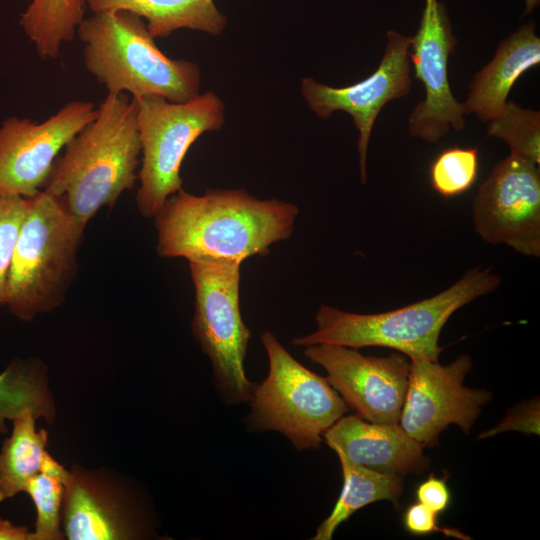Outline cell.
I'll list each match as a JSON object with an SVG mask.
<instances>
[{
  "mask_svg": "<svg viewBox=\"0 0 540 540\" xmlns=\"http://www.w3.org/2000/svg\"><path fill=\"white\" fill-rule=\"evenodd\" d=\"M299 210L295 204L261 200L243 189H209L194 195L180 189L154 217L157 253L164 258L238 261L265 256L288 239Z\"/></svg>",
  "mask_w": 540,
  "mask_h": 540,
  "instance_id": "1",
  "label": "cell"
},
{
  "mask_svg": "<svg viewBox=\"0 0 540 540\" xmlns=\"http://www.w3.org/2000/svg\"><path fill=\"white\" fill-rule=\"evenodd\" d=\"M140 152L136 101L108 93L96 118L55 159L42 189L60 198L86 226L101 208H112L134 187Z\"/></svg>",
  "mask_w": 540,
  "mask_h": 540,
  "instance_id": "2",
  "label": "cell"
},
{
  "mask_svg": "<svg viewBox=\"0 0 540 540\" xmlns=\"http://www.w3.org/2000/svg\"><path fill=\"white\" fill-rule=\"evenodd\" d=\"M501 278L490 268L476 267L444 291L391 311L359 314L322 305L316 330L292 340L295 346L332 344L351 348L386 347L410 361L437 362L441 331L461 307L499 288Z\"/></svg>",
  "mask_w": 540,
  "mask_h": 540,
  "instance_id": "3",
  "label": "cell"
},
{
  "mask_svg": "<svg viewBox=\"0 0 540 540\" xmlns=\"http://www.w3.org/2000/svg\"><path fill=\"white\" fill-rule=\"evenodd\" d=\"M76 32L84 44L86 69L108 93L128 92L133 99L155 95L176 103L200 94L199 67L166 56L139 15L127 10L94 13Z\"/></svg>",
  "mask_w": 540,
  "mask_h": 540,
  "instance_id": "4",
  "label": "cell"
},
{
  "mask_svg": "<svg viewBox=\"0 0 540 540\" xmlns=\"http://www.w3.org/2000/svg\"><path fill=\"white\" fill-rule=\"evenodd\" d=\"M28 200L11 261L5 304L23 322L63 303L77 272V255L86 227L60 198L44 190Z\"/></svg>",
  "mask_w": 540,
  "mask_h": 540,
  "instance_id": "5",
  "label": "cell"
},
{
  "mask_svg": "<svg viewBox=\"0 0 540 540\" xmlns=\"http://www.w3.org/2000/svg\"><path fill=\"white\" fill-rule=\"evenodd\" d=\"M269 371L256 385L245 418L249 432L276 431L295 449H318L323 434L349 410L328 380L307 369L265 331Z\"/></svg>",
  "mask_w": 540,
  "mask_h": 540,
  "instance_id": "6",
  "label": "cell"
},
{
  "mask_svg": "<svg viewBox=\"0 0 540 540\" xmlns=\"http://www.w3.org/2000/svg\"><path fill=\"white\" fill-rule=\"evenodd\" d=\"M134 100L142 152L136 205L143 217L154 218L182 189L180 170L191 145L224 125L225 105L211 91L182 103L155 95Z\"/></svg>",
  "mask_w": 540,
  "mask_h": 540,
  "instance_id": "7",
  "label": "cell"
},
{
  "mask_svg": "<svg viewBox=\"0 0 540 540\" xmlns=\"http://www.w3.org/2000/svg\"><path fill=\"white\" fill-rule=\"evenodd\" d=\"M238 261L189 262L195 290L192 332L208 356L213 384L223 402H248L256 388L244 370L251 331L240 310Z\"/></svg>",
  "mask_w": 540,
  "mask_h": 540,
  "instance_id": "8",
  "label": "cell"
},
{
  "mask_svg": "<svg viewBox=\"0 0 540 540\" xmlns=\"http://www.w3.org/2000/svg\"><path fill=\"white\" fill-rule=\"evenodd\" d=\"M476 233L489 244L540 256L539 164L510 154L496 164L472 202Z\"/></svg>",
  "mask_w": 540,
  "mask_h": 540,
  "instance_id": "9",
  "label": "cell"
},
{
  "mask_svg": "<svg viewBox=\"0 0 540 540\" xmlns=\"http://www.w3.org/2000/svg\"><path fill=\"white\" fill-rule=\"evenodd\" d=\"M471 368L472 360L467 354H461L448 365L438 361H411L399 420L406 433L424 447L435 446L450 424L468 433L492 397L487 390L464 385Z\"/></svg>",
  "mask_w": 540,
  "mask_h": 540,
  "instance_id": "10",
  "label": "cell"
},
{
  "mask_svg": "<svg viewBox=\"0 0 540 540\" xmlns=\"http://www.w3.org/2000/svg\"><path fill=\"white\" fill-rule=\"evenodd\" d=\"M61 524L69 540L145 539L152 533L146 507L129 482L78 465L65 484Z\"/></svg>",
  "mask_w": 540,
  "mask_h": 540,
  "instance_id": "11",
  "label": "cell"
},
{
  "mask_svg": "<svg viewBox=\"0 0 540 540\" xmlns=\"http://www.w3.org/2000/svg\"><path fill=\"white\" fill-rule=\"evenodd\" d=\"M303 354L324 368L326 379L356 415L373 423L399 424L410 359L402 353L364 356L356 348L316 344Z\"/></svg>",
  "mask_w": 540,
  "mask_h": 540,
  "instance_id": "12",
  "label": "cell"
},
{
  "mask_svg": "<svg viewBox=\"0 0 540 540\" xmlns=\"http://www.w3.org/2000/svg\"><path fill=\"white\" fill-rule=\"evenodd\" d=\"M387 44L376 70L357 83L331 87L313 78L301 80V94L319 118L335 111L348 113L359 132L357 150L360 179L367 181V153L371 132L381 109L390 101L409 94L412 84L411 37L389 30Z\"/></svg>",
  "mask_w": 540,
  "mask_h": 540,
  "instance_id": "13",
  "label": "cell"
},
{
  "mask_svg": "<svg viewBox=\"0 0 540 540\" xmlns=\"http://www.w3.org/2000/svg\"><path fill=\"white\" fill-rule=\"evenodd\" d=\"M96 116L93 103L73 100L41 123L17 117L4 121L0 127V194L36 195L59 152Z\"/></svg>",
  "mask_w": 540,
  "mask_h": 540,
  "instance_id": "14",
  "label": "cell"
},
{
  "mask_svg": "<svg viewBox=\"0 0 540 540\" xmlns=\"http://www.w3.org/2000/svg\"><path fill=\"white\" fill-rule=\"evenodd\" d=\"M456 39L445 6L438 0H425L418 31L411 37L410 62L415 78L424 86L425 97L408 119L410 136L436 143L452 128H465V109L457 101L448 79L449 57Z\"/></svg>",
  "mask_w": 540,
  "mask_h": 540,
  "instance_id": "15",
  "label": "cell"
},
{
  "mask_svg": "<svg viewBox=\"0 0 540 540\" xmlns=\"http://www.w3.org/2000/svg\"><path fill=\"white\" fill-rule=\"evenodd\" d=\"M323 441L351 462L381 473L403 477L420 474L430 465L424 446L400 424H379L358 415H344L325 431Z\"/></svg>",
  "mask_w": 540,
  "mask_h": 540,
  "instance_id": "16",
  "label": "cell"
},
{
  "mask_svg": "<svg viewBox=\"0 0 540 540\" xmlns=\"http://www.w3.org/2000/svg\"><path fill=\"white\" fill-rule=\"evenodd\" d=\"M539 63L540 38L529 22L505 38L492 60L474 75L463 103L466 114L473 113L483 122L499 116L515 81Z\"/></svg>",
  "mask_w": 540,
  "mask_h": 540,
  "instance_id": "17",
  "label": "cell"
},
{
  "mask_svg": "<svg viewBox=\"0 0 540 540\" xmlns=\"http://www.w3.org/2000/svg\"><path fill=\"white\" fill-rule=\"evenodd\" d=\"M93 13L127 10L142 17L155 37H168L178 29L219 35L227 19L213 0H86Z\"/></svg>",
  "mask_w": 540,
  "mask_h": 540,
  "instance_id": "18",
  "label": "cell"
},
{
  "mask_svg": "<svg viewBox=\"0 0 540 540\" xmlns=\"http://www.w3.org/2000/svg\"><path fill=\"white\" fill-rule=\"evenodd\" d=\"M342 467L343 487L330 515L318 526L313 540H330L338 526L362 507L376 501L397 504L403 493L401 476L381 473L348 460L336 452Z\"/></svg>",
  "mask_w": 540,
  "mask_h": 540,
  "instance_id": "19",
  "label": "cell"
},
{
  "mask_svg": "<svg viewBox=\"0 0 540 540\" xmlns=\"http://www.w3.org/2000/svg\"><path fill=\"white\" fill-rule=\"evenodd\" d=\"M25 410L49 424L55 420L47 369L38 359H14L0 374V434L7 432V420Z\"/></svg>",
  "mask_w": 540,
  "mask_h": 540,
  "instance_id": "20",
  "label": "cell"
},
{
  "mask_svg": "<svg viewBox=\"0 0 540 540\" xmlns=\"http://www.w3.org/2000/svg\"><path fill=\"white\" fill-rule=\"evenodd\" d=\"M36 419L25 410L11 420L12 434L0 451V502L25 491L29 481L41 472L48 434L45 429H36Z\"/></svg>",
  "mask_w": 540,
  "mask_h": 540,
  "instance_id": "21",
  "label": "cell"
},
{
  "mask_svg": "<svg viewBox=\"0 0 540 540\" xmlns=\"http://www.w3.org/2000/svg\"><path fill=\"white\" fill-rule=\"evenodd\" d=\"M86 5V0L31 1L19 24L42 59L57 58L63 43L74 39Z\"/></svg>",
  "mask_w": 540,
  "mask_h": 540,
  "instance_id": "22",
  "label": "cell"
},
{
  "mask_svg": "<svg viewBox=\"0 0 540 540\" xmlns=\"http://www.w3.org/2000/svg\"><path fill=\"white\" fill-rule=\"evenodd\" d=\"M487 135L505 141L510 152L540 164V112L508 101L501 114L490 120Z\"/></svg>",
  "mask_w": 540,
  "mask_h": 540,
  "instance_id": "23",
  "label": "cell"
},
{
  "mask_svg": "<svg viewBox=\"0 0 540 540\" xmlns=\"http://www.w3.org/2000/svg\"><path fill=\"white\" fill-rule=\"evenodd\" d=\"M479 169L477 148L452 147L442 151L430 165V182L434 191L452 198L468 191Z\"/></svg>",
  "mask_w": 540,
  "mask_h": 540,
  "instance_id": "24",
  "label": "cell"
},
{
  "mask_svg": "<svg viewBox=\"0 0 540 540\" xmlns=\"http://www.w3.org/2000/svg\"><path fill=\"white\" fill-rule=\"evenodd\" d=\"M64 482L44 471L34 476L25 491L36 508L35 531L31 540H62L65 538L61 524Z\"/></svg>",
  "mask_w": 540,
  "mask_h": 540,
  "instance_id": "25",
  "label": "cell"
},
{
  "mask_svg": "<svg viewBox=\"0 0 540 540\" xmlns=\"http://www.w3.org/2000/svg\"><path fill=\"white\" fill-rule=\"evenodd\" d=\"M28 198L0 194V305L6 304L8 276L15 244L28 209Z\"/></svg>",
  "mask_w": 540,
  "mask_h": 540,
  "instance_id": "26",
  "label": "cell"
},
{
  "mask_svg": "<svg viewBox=\"0 0 540 540\" xmlns=\"http://www.w3.org/2000/svg\"><path fill=\"white\" fill-rule=\"evenodd\" d=\"M516 430L526 434H539V401L532 400L515 407L497 426L478 436L488 438L496 434Z\"/></svg>",
  "mask_w": 540,
  "mask_h": 540,
  "instance_id": "27",
  "label": "cell"
},
{
  "mask_svg": "<svg viewBox=\"0 0 540 540\" xmlns=\"http://www.w3.org/2000/svg\"><path fill=\"white\" fill-rule=\"evenodd\" d=\"M405 528L413 534L425 535L442 532L445 536L469 539L466 535L452 528H442L437 524V514L420 502L410 505L403 516Z\"/></svg>",
  "mask_w": 540,
  "mask_h": 540,
  "instance_id": "28",
  "label": "cell"
},
{
  "mask_svg": "<svg viewBox=\"0 0 540 540\" xmlns=\"http://www.w3.org/2000/svg\"><path fill=\"white\" fill-rule=\"evenodd\" d=\"M416 496L418 502L437 515L444 512L450 504V491L445 479L433 475H430L418 486Z\"/></svg>",
  "mask_w": 540,
  "mask_h": 540,
  "instance_id": "29",
  "label": "cell"
},
{
  "mask_svg": "<svg viewBox=\"0 0 540 540\" xmlns=\"http://www.w3.org/2000/svg\"><path fill=\"white\" fill-rule=\"evenodd\" d=\"M31 537L32 532L26 526L0 518V540H31Z\"/></svg>",
  "mask_w": 540,
  "mask_h": 540,
  "instance_id": "30",
  "label": "cell"
},
{
  "mask_svg": "<svg viewBox=\"0 0 540 540\" xmlns=\"http://www.w3.org/2000/svg\"><path fill=\"white\" fill-rule=\"evenodd\" d=\"M540 0H525L524 14H531L539 6Z\"/></svg>",
  "mask_w": 540,
  "mask_h": 540,
  "instance_id": "31",
  "label": "cell"
}]
</instances>
